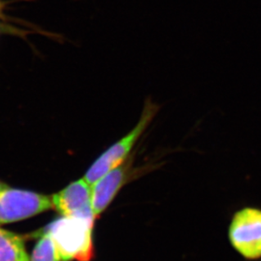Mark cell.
<instances>
[{
	"mask_svg": "<svg viewBox=\"0 0 261 261\" xmlns=\"http://www.w3.org/2000/svg\"><path fill=\"white\" fill-rule=\"evenodd\" d=\"M94 219L63 217L47 228L57 245L62 261H89L93 255Z\"/></svg>",
	"mask_w": 261,
	"mask_h": 261,
	"instance_id": "cell-1",
	"label": "cell"
},
{
	"mask_svg": "<svg viewBox=\"0 0 261 261\" xmlns=\"http://www.w3.org/2000/svg\"><path fill=\"white\" fill-rule=\"evenodd\" d=\"M160 109V105L152 101L151 99L145 100L141 118L136 125L125 136L102 153L87 170L83 177L90 185H93L101 176L116 168L128 159L131 150L156 116Z\"/></svg>",
	"mask_w": 261,
	"mask_h": 261,
	"instance_id": "cell-2",
	"label": "cell"
},
{
	"mask_svg": "<svg viewBox=\"0 0 261 261\" xmlns=\"http://www.w3.org/2000/svg\"><path fill=\"white\" fill-rule=\"evenodd\" d=\"M227 238L234 251L245 260L261 259V208L237 210L230 220Z\"/></svg>",
	"mask_w": 261,
	"mask_h": 261,
	"instance_id": "cell-3",
	"label": "cell"
},
{
	"mask_svg": "<svg viewBox=\"0 0 261 261\" xmlns=\"http://www.w3.org/2000/svg\"><path fill=\"white\" fill-rule=\"evenodd\" d=\"M53 207L52 197L7 187L0 191V225L34 217Z\"/></svg>",
	"mask_w": 261,
	"mask_h": 261,
	"instance_id": "cell-4",
	"label": "cell"
},
{
	"mask_svg": "<svg viewBox=\"0 0 261 261\" xmlns=\"http://www.w3.org/2000/svg\"><path fill=\"white\" fill-rule=\"evenodd\" d=\"M53 206L63 217L95 218L91 208V185L76 180L52 196Z\"/></svg>",
	"mask_w": 261,
	"mask_h": 261,
	"instance_id": "cell-5",
	"label": "cell"
},
{
	"mask_svg": "<svg viewBox=\"0 0 261 261\" xmlns=\"http://www.w3.org/2000/svg\"><path fill=\"white\" fill-rule=\"evenodd\" d=\"M130 165L128 159L121 165L101 176L91 185V208L94 217H98L111 204L128 178Z\"/></svg>",
	"mask_w": 261,
	"mask_h": 261,
	"instance_id": "cell-6",
	"label": "cell"
},
{
	"mask_svg": "<svg viewBox=\"0 0 261 261\" xmlns=\"http://www.w3.org/2000/svg\"><path fill=\"white\" fill-rule=\"evenodd\" d=\"M0 261H31L22 239L2 228H0Z\"/></svg>",
	"mask_w": 261,
	"mask_h": 261,
	"instance_id": "cell-7",
	"label": "cell"
},
{
	"mask_svg": "<svg viewBox=\"0 0 261 261\" xmlns=\"http://www.w3.org/2000/svg\"><path fill=\"white\" fill-rule=\"evenodd\" d=\"M31 261H62L57 245L49 232H45L32 251Z\"/></svg>",
	"mask_w": 261,
	"mask_h": 261,
	"instance_id": "cell-8",
	"label": "cell"
},
{
	"mask_svg": "<svg viewBox=\"0 0 261 261\" xmlns=\"http://www.w3.org/2000/svg\"><path fill=\"white\" fill-rule=\"evenodd\" d=\"M7 187V185H5V182H3L2 181H0V191Z\"/></svg>",
	"mask_w": 261,
	"mask_h": 261,
	"instance_id": "cell-9",
	"label": "cell"
},
{
	"mask_svg": "<svg viewBox=\"0 0 261 261\" xmlns=\"http://www.w3.org/2000/svg\"><path fill=\"white\" fill-rule=\"evenodd\" d=\"M3 7H4V5H3L1 0H0V15H1V12H2Z\"/></svg>",
	"mask_w": 261,
	"mask_h": 261,
	"instance_id": "cell-10",
	"label": "cell"
}]
</instances>
